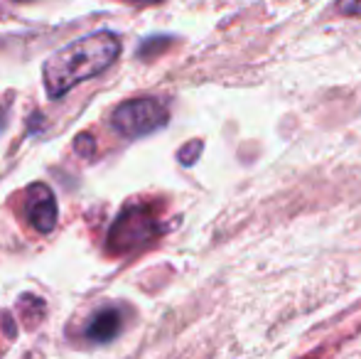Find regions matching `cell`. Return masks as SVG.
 Segmentation results:
<instances>
[{
    "label": "cell",
    "instance_id": "2",
    "mask_svg": "<svg viewBox=\"0 0 361 359\" xmlns=\"http://www.w3.org/2000/svg\"><path fill=\"white\" fill-rule=\"evenodd\" d=\"M157 234H160V224L150 207H128L111 226L109 249L114 254H128L133 249H140L143 244H150Z\"/></svg>",
    "mask_w": 361,
    "mask_h": 359
},
{
    "label": "cell",
    "instance_id": "9",
    "mask_svg": "<svg viewBox=\"0 0 361 359\" xmlns=\"http://www.w3.org/2000/svg\"><path fill=\"white\" fill-rule=\"evenodd\" d=\"M135 3H140V5H155V3H162V0H135Z\"/></svg>",
    "mask_w": 361,
    "mask_h": 359
},
{
    "label": "cell",
    "instance_id": "4",
    "mask_svg": "<svg viewBox=\"0 0 361 359\" xmlns=\"http://www.w3.org/2000/svg\"><path fill=\"white\" fill-rule=\"evenodd\" d=\"M25 214L39 234H49L57 226V200L47 185L37 182L30 187L25 195Z\"/></svg>",
    "mask_w": 361,
    "mask_h": 359
},
{
    "label": "cell",
    "instance_id": "3",
    "mask_svg": "<svg viewBox=\"0 0 361 359\" xmlns=\"http://www.w3.org/2000/svg\"><path fill=\"white\" fill-rule=\"evenodd\" d=\"M167 118H170L167 106L160 104L157 99H133L121 104L114 111L111 123L123 138H143L152 130L162 128Z\"/></svg>",
    "mask_w": 361,
    "mask_h": 359
},
{
    "label": "cell",
    "instance_id": "6",
    "mask_svg": "<svg viewBox=\"0 0 361 359\" xmlns=\"http://www.w3.org/2000/svg\"><path fill=\"white\" fill-rule=\"evenodd\" d=\"M200 153H202V143H200V140H192V143L187 145V148H182V150H180V160H182L185 165H192V163L197 160V155H200Z\"/></svg>",
    "mask_w": 361,
    "mask_h": 359
},
{
    "label": "cell",
    "instance_id": "1",
    "mask_svg": "<svg viewBox=\"0 0 361 359\" xmlns=\"http://www.w3.org/2000/svg\"><path fill=\"white\" fill-rule=\"evenodd\" d=\"M121 54V39L109 30L86 35L67 47L57 49L52 57L44 62L42 77L47 94L59 99L76 84L86 82L91 77H99L101 72L111 67Z\"/></svg>",
    "mask_w": 361,
    "mask_h": 359
},
{
    "label": "cell",
    "instance_id": "5",
    "mask_svg": "<svg viewBox=\"0 0 361 359\" xmlns=\"http://www.w3.org/2000/svg\"><path fill=\"white\" fill-rule=\"evenodd\" d=\"M121 327H123V315H121V310H116V308H101L99 312H94V317H91L89 325H86V337H89L91 342L104 345V342H111L118 337Z\"/></svg>",
    "mask_w": 361,
    "mask_h": 359
},
{
    "label": "cell",
    "instance_id": "10",
    "mask_svg": "<svg viewBox=\"0 0 361 359\" xmlns=\"http://www.w3.org/2000/svg\"><path fill=\"white\" fill-rule=\"evenodd\" d=\"M18 3H27V0H18Z\"/></svg>",
    "mask_w": 361,
    "mask_h": 359
},
{
    "label": "cell",
    "instance_id": "7",
    "mask_svg": "<svg viewBox=\"0 0 361 359\" xmlns=\"http://www.w3.org/2000/svg\"><path fill=\"white\" fill-rule=\"evenodd\" d=\"M74 148L79 150L81 155H86V158H89V155H91V153H94V150H96V145L91 143V138H89V135H86V133H81L79 138L74 140Z\"/></svg>",
    "mask_w": 361,
    "mask_h": 359
},
{
    "label": "cell",
    "instance_id": "8",
    "mask_svg": "<svg viewBox=\"0 0 361 359\" xmlns=\"http://www.w3.org/2000/svg\"><path fill=\"white\" fill-rule=\"evenodd\" d=\"M337 5L344 15H361V0H339Z\"/></svg>",
    "mask_w": 361,
    "mask_h": 359
}]
</instances>
